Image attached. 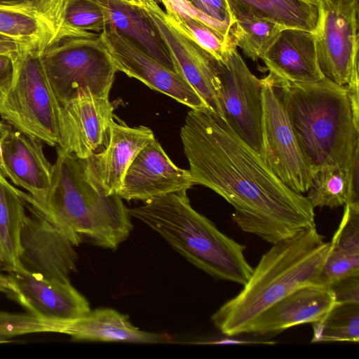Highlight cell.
<instances>
[{
  "instance_id": "cell-1",
  "label": "cell",
  "mask_w": 359,
  "mask_h": 359,
  "mask_svg": "<svg viewBox=\"0 0 359 359\" xmlns=\"http://www.w3.org/2000/svg\"><path fill=\"white\" fill-rule=\"evenodd\" d=\"M180 137L194 184L231 204L241 230L273 245L316 227L306 196L286 186L224 119L191 109Z\"/></svg>"
},
{
  "instance_id": "cell-2",
  "label": "cell",
  "mask_w": 359,
  "mask_h": 359,
  "mask_svg": "<svg viewBox=\"0 0 359 359\" xmlns=\"http://www.w3.org/2000/svg\"><path fill=\"white\" fill-rule=\"evenodd\" d=\"M22 198L41 213L74 246L84 241L117 249L133 229L128 208L118 194H108L88 158L57 149L50 191L42 203L18 189Z\"/></svg>"
},
{
  "instance_id": "cell-3",
  "label": "cell",
  "mask_w": 359,
  "mask_h": 359,
  "mask_svg": "<svg viewBox=\"0 0 359 359\" xmlns=\"http://www.w3.org/2000/svg\"><path fill=\"white\" fill-rule=\"evenodd\" d=\"M330 248L316 227L273 244L241 291L212 316L215 327L227 336L249 333L255 319L277 301L300 287L321 284Z\"/></svg>"
},
{
  "instance_id": "cell-4",
  "label": "cell",
  "mask_w": 359,
  "mask_h": 359,
  "mask_svg": "<svg viewBox=\"0 0 359 359\" xmlns=\"http://www.w3.org/2000/svg\"><path fill=\"white\" fill-rule=\"evenodd\" d=\"M269 75L313 174L324 166L350 169L359 154V123L346 86L325 77L298 83Z\"/></svg>"
},
{
  "instance_id": "cell-5",
  "label": "cell",
  "mask_w": 359,
  "mask_h": 359,
  "mask_svg": "<svg viewBox=\"0 0 359 359\" xmlns=\"http://www.w3.org/2000/svg\"><path fill=\"white\" fill-rule=\"evenodd\" d=\"M192 264L211 276L244 285L253 269L245 246L222 233L191 205L187 191L170 193L128 208Z\"/></svg>"
},
{
  "instance_id": "cell-6",
  "label": "cell",
  "mask_w": 359,
  "mask_h": 359,
  "mask_svg": "<svg viewBox=\"0 0 359 359\" xmlns=\"http://www.w3.org/2000/svg\"><path fill=\"white\" fill-rule=\"evenodd\" d=\"M39 57L60 105L86 93L109 97L117 69L100 34L55 38Z\"/></svg>"
},
{
  "instance_id": "cell-7",
  "label": "cell",
  "mask_w": 359,
  "mask_h": 359,
  "mask_svg": "<svg viewBox=\"0 0 359 359\" xmlns=\"http://www.w3.org/2000/svg\"><path fill=\"white\" fill-rule=\"evenodd\" d=\"M39 54L23 48L14 54L12 81L0 95V116L15 129L55 147L60 140L61 105Z\"/></svg>"
},
{
  "instance_id": "cell-8",
  "label": "cell",
  "mask_w": 359,
  "mask_h": 359,
  "mask_svg": "<svg viewBox=\"0 0 359 359\" xmlns=\"http://www.w3.org/2000/svg\"><path fill=\"white\" fill-rule=\"evenodd\" d=\"M262 80L263 110L259 154L286 186L302 194L311 186L313 171L304 157L271 76Z\"/></svg>"
},
{
  "instance_id": "cell-9",
  "label": "cell",
  "mask_w": 359,
  "mask_h": 359,
  "mask_svg": "<svg viewBox=\"0 0 359 359\" xmlns=\"http://www.w3.org/2000/svg\"><path fill=\"white\" fill-rule=\"evenodd\" d=\"M314 33L323 76L341 86L348 83L358 67V0H318Z\"/></svg>"
},
{
  "instance_id": "cell-10",
  "label": "cell",
  "mask_w": 359,
  "mask_h": 359,
  "mask_svg": "<svg viewBox=\"0 0 359 359\" xmlns=\"http://www.w3.org/2000/svg\"><path fill=\"white\" fill-rule=\"evenodd\" d=\"M140 6L155 24L172 58L175 70L224 119L220 105L219 61L182 30L155 0Z\"/></svg>"
},
{
  "instance_id": "cell-11",
  "label": "cell",
  "mask_w": 359,
  "mask_h": 359,
  "mask_svg": "<svg viewBox=\"0 0 359 359\" xmlns=\"http://www.w3.org/2000/svg\"><path fill=\"white\" fill-rule=\"evenodd\" d=\"M220 105L224 120L244 142L259 153L262 144V79L248 67L232 44L219 62Z\"/></svg>"
},
{
  "instance_id": "cell-12",
  "label": "cell",
  "mask_w": 359,
  "mask_h": 359,
  "mask_svg": "<svg viewBox=\"0 0 359 359\" xmlns=\"http://www.w3.org/2000/svg\"><path fill=\"white\" fill-rule=\"evenodd\" d=\"M0 292L28 313L50 320L71 321L90 311L70 281L50 280L22 269L0 271Z\"/></svg>"
},
{
  "instance_id": "cell-13",
  "label": "cell",
  "mask_w": 359,
  "mask_h": 359,
  "mask_svg": "<svg viewBox=\"0 0 359 359\" xmlns=\"http://www.w3.org/2000/svg\"><path fill=\"white\" fill-rule=\"evenodd\" d=\"M25 205L29 213L20 234V269L50 280L70 281L76 270L74 245L41 213Z\"/></svg>"
},
{
  "instance_id": "cell-14",
  "label": "cell",
  "mask_w": 359,
  "mask_h": 359,
  "mask_svg": "<svg viewBox=\"0 0 359 359\" xmlns=\"http://www.w3.org/2000/svg\"><path fill=\"white\" fill-rule=\"evenodd\" d=\"M117 71L168 95L191 109L210 111L186 80L149 55L135 43L106 27L100 34Z\"/></svg>"
},
{
  "instance_id": "cell-15",
  "label": "cell",
  "mask_w": 359,
  "mask_h": 359,
  "mask_svg": "<svg viewBox=\"0 0 359 359\" xmlns=\"http://www.w3.org/2000/svg\"><path fill=\"white\" fill-rule=\"evenodd\" d=\"M113 111L109 97L90 93L61 104L57 148L82 159L100 151L109 139Z\"/></svg>"
},
{
  "instance_id": "cell-16",
  "label": "cell",
  "mask_w": 359,
  "mask_h": 359,
  "mask_svg": "<svg viewBox=\"0 0 359 359\" xmlns=\"http://www.w3.org/2000/svg\"><path fill=\"white\" fill-rule=\"evenodd\" d=\"M195 185L189 170L180 168L155 139L144 147L128 168L118 194L126 201L150 202Z\"/></svg>"
},
{
  "instance_id": "cell-17",
  "label": "cell",
  "mask_w": 359,
  "mask_h": 359,
  "mask_svg": "<svg viewBox=\"0 0 359 359\" xmlns=\"http://www.w3.org/2000/svg\"><path fill=\"white\" fill-rule=\"evenodd\" d=\"M43 143L12 126L1 142L2 172L39 203L46 200L53 175V164L43 152Z\"/></svg>"
},
{
  "instance_id": "cell-18",
  "label": "cell",
  "mask_w": 359,
  "mask_h": 359,
  "mask_svg": "<svg viewBox=\"0 0 359 359\" xmlns=\"http://www.w3.org/2000/svg\"><path fill=\"white\" fill-rule=\"evenodd\" d=\"M337 304L330 286L317 284L300 287L264 310L249 333L268 334L321 320Z\"/></svg>"
},
{
  "instance_id": "cell-19",
  "label": "cell",
  "mask_w": 359,
  "mask_h": 359,
  "mask_svg": "<svg viewBox=\"0 0 359 359\" xmlns=\"http://www.w3.org/2000/svg\"><path fill=\"white\" fill-rule=\"evenodd\" d=\"M273 77L290 82L307 83L323 79L314 33L286 28L261 58Z\"/></svg>"
},
{
  "instance_id": "cell-20",
  "label": "cell",
  "mask_w": 359,
  "mask_h": 359,
  "mask_svg": "<svg viewBox=\"0 0 359 359\" xmlns=\"http://www.w3.org/2000/svg\"><path fill=\"white\" fill-rule=\"evenodd\" d=\"M154 139V134L149 128L130 127L120 120L115 121L114 116L106 146L88 158L108 194H118L130 164L140 151Z\"/></svg>"
},
{
  "instance_id": "cell-21",
  "label": "cell",
  "mask_w": 359,
  "mask_h": 359,
  "mask_svg": "<svg viewBox=\"0 0 359 359\" xmlns=\"http://www.w3.org/2000/svg\"><path fill=\"white\" fill-rule=\"evenodd\" d=\"M101 7L107 27L128 39L167 68L174 65L155 24L135 0H95Z\"/></svg>"
},
{
  "instance_id": "cell-22",
  "label": "cell",
  "mask_w": 359,
  "mask_h": 359,
  "mask_svg": "<svg viewBox=\"0 0 359 359\" xmlns=\"http://www.w3.org/2000/svg\"><path fill=\"white\" fill-rule=\"evenodd\" d=\"M62 334L74 341L161 343L168 340L163 334L140 330L128 316L111 309H97L79 318L65 322Z\"/></svg>"
},
{
  "instance_id": "cell-23",
  "label": "cell",
  "mask_w": 359,
  "mask_h": 359,
  "mask_svg": "<svg viewBox=\"0 0 359 359\" xmlns=\"http://www.w3.org/2000/svg\"><path fill=\"white\" fill-rule=\"evenodd\" d=\"M320 280L330 286L341 279L359 276V203L344 205Z\"/></svg>"
},
{
  "instance_id": "cell-24",
  "label": "cell",
  "mask_w": 359,
  "mask_h": 359,
  "mask_svg": "<svg viewBox=\"0 0 359 359\" xmlns=\"http://www.w3.org/2000/svg\"><path fill=\"white\" fill-rule=\"evenodd\" d=\"M233 17L271 20L285 28L314 32L318 20V0H226Z\"/></svg>"
},
{
  "instance_id": "cell-25",
  "label": "cell",
  "mask_w": 359,
  "mask_h": 359,
  "mask_svg": "<svg viewBox=\"0 0 359 359\" xmlns=\"http://www.w3.org/2000/svg\"><path fill=\"white\" fill-rule=\"evenodd\" d=\"M26 209L18 189L0 169V271L20 269V234Z\"/></svg>"
},
{
  "instance_id": "cell-26",
  "label": "cell",
  "mask_w": 359,
  "mask_h": 359,
  "mask_svg": "<svg viewBox=\"0 0 359 359\" xmlns=\"http://www.w3.org/2000/svg\"><path fill=\"white\" fill-rule=\"evenodd\" d=\"M58 32L52 21L36 11L0 5V34L18 42L23 49L40 53Z\"/></svg>"
},
{
  "instance_id": "cell-27",
  "label": "cell",
  "mask_w": 359,
  "mask_h": 359,
  "mask_svg": "<svg viewBox=\"0 0 359 359\" xmlns=\"http://www.w3.org/2000/svg\"><path fill=\"white\" fill-rule=\"evenodd\" d=\"M350 169L324 166L312 177L306 198L313 207L331 209L359 203V194L353 190Z\"/></svg>"
},
{
  "instance_id": "cell-28",
  "label": "cell",
  "mask_w": 359,
  "mask_h": 359,
  "mask_svg": "<svg viewBox=\"0 0 359 359\" xmlns=\"http://www.w3.org/2000/svg\"><path fill=\"white\" fill-rule=\"evenodd\" d=\"M231 35L237 47L253 61L261 59L280 33L286 29L267 18L235 17Z\"/></svg>"
},
{
  "instance_id": "cell-29",
  "label": "cell",
  "mask_w": 359,
  "mask_h": 359,
  "mask_svg": "<svg viewBox=\"0 0 359 359\" xmlns=\"http://www.w3.org/2000/svg\"><path fill=\"white\" fill-rule=\"evenodd\" d=\"M311 342L359 341V304L337 303L320 321L312 323Z\"/></svg>"
},
{
  "instance_id": "cell-30",
  "label": "cell",
  "mask_w": 359,
  "mask_h": 359,
  "mask_svg": "<svg viewBox=\"0 0 359 359\" xmlns=\"http://www.w3.org/2000/svg\"><path fill=\"white\" fill-rule=\"evenodd\" d=\"M165 13L182 30L218 61L225 60L230 46L235 43L232 36H224L201 21L177 11L172 5L165 8Z\"/></svg>"
},
{
  "instance_id": "cell-31",
  "label": "cell",
  "mask_w": 359,
  "mask_h": 359,
  "mask_svg": "<svg viewBox=\"0 0 359 359\" xmlns=\"http://www.w3.org/2000/svg\"><path fill=\"white\" fill-rule=\"evenodd\" d=\"M106 27L104 13L95 0H69L62 25L57 34L76 31L100 34Z\"/></svg>"
},
{
  "instance_id": "cell-32",
  "label": "cell",
  "mask_w": 359,
  "mask_h": 359,
  "mask_svg": "<svg viewBox=\"0 0 359 359\" xmlns=\"http://www.w3.org/2000/svg\"><path fill=\"white\" fill-rule=\"evenodd\" d=\"M65 322L50 320L30 313H15L0 310V341L29 334L62 333Z\"/></svg>"
},
{
  "instance_id": "cell-33",
  "label": "cell",
  "mask_w": 359,
  "mask_h": 359,
  "mask_svg": "<svg viewBox=\"0 0 359 359\" xmlns=\"http://www.w3.org/2000/svg\"><path fill=\"white\" fill-rule=\"evenodd\" d=\"M69 0H0V5L36 11L52 21L59 30Z\"/></svg>"
},
{
  "instance_id": "cell-34",
  "label": "cell",
  "mask_w": 359,
  "mask_h": 359,
  "mask_svg": "<svg viewBox=\"0 0 359 359\" xmlns=\"http://www.w3.org/2000/svg\"><path fill=\"white\" fill-rule=\"evenodd\" d=\"M191 4L208 17L226 24L231 28L235 21L226 0H193Z\"/></svg>"
},
{
  "instance_id": "cell-35",
  "label": "cell",
  "mask_w": 359,
  "mask_h": 359,
  "mask_svg": "<svg viewBox=\"0 0 359 359\" xmlns=\"http://www.w3.org/2000/svg\"><path fill=\"white\" fill-rule=\"evenodd\" d=\"M337 303L359 304V276L347 277L330 285Z\"/></svg>"
},
{
  "instance_id": "cell-36",
  "label": "cell",
  "mask_w": 359,
  "mask_h": 359,
  "mask_svg": "<svg viewBox=\"0 0 359 359\" xmlns=\"http://www.w3.org/2000/svg\"><path fill=\"white\" fill-rule=\"evenodd\" d=\"M14 54L0 53V95L9 88L14 73Z\"/></svg>"
},
{
  "instance_id": "cell-37",
  "label": "cell",
  "mask_w": 359,
  "mask_h": 359,
  "mask_svg": "<svg viewBox=\"0 0 359 359\" xmlns=\"http://www.w3.org/2000/svg\"><path fill=\"white\" fill-rule=\"evenodd\" d=\"M353 117L359 123V78L358 67L354 70L350 81L346 85Z\"/></svg>"
},
{
  "instance_id": "cell-38",
  "label": "cell",
  "mask_w": 359,
  "mask_h": 359,
  "mask_svg": "<svg viewBox=\"0 0 359 359\" xmlns=\"http://www.w3.org/2000/svg\"><path fill=\"white\" fill-rule=\"evenodd\" d=\"M22 48L18 42L0 34V53H15Z\"/></svg>"
},
{
  "instance_id": "cell-39",
  "label": "cell",
  "mask_w": 359,
  "mask_h": 359,
  "mask_svg": "<svg viewBox=\"0 0 359 359\" xmlns=\"http://www.w3.org/2000/svg\"><path fill=\"white\" fill-rule=\"evenodd\" d=\"M11 128V125L0 121V143L3 142V140L8 133Z\"/></svg>"
},
{
  "instance_id": "cell-40",
  "label": "cell",
  "mask_w": 359,
  "mask_h": 359,
  "mask_svg": "<svg viewBox=\"0 0 359 359\" xmlns=\"http://www.w3.org/2000/svg\"><path fill=\"white\" fill-rule=\"evenodd\" d=\"M3 168V150L1 143H0V169L1 170Z\"/></svg>"
},
{
  "instance_id": "cell-41",
  "label": "cell",
  "mask_w": 359,
  "mask_h": 359,
  "mask_svg": "<svg viewBox=\"0 0 359 359\" xmlns=\"http://www.w3.org/2000/svg\"><path fill=\"white\" fill-rule=\"evenodd\" d=\"M165 6V8L171 6V0H159Z\"/></svg>"
},
{
  "instance_id": "cell-42",
  "label": "cell",
  "mask_w": 359,
  "mask_h": 359,
  "mask_svg": "<svg viewBox=\"0 0 359 359\" xmlns=\"http://www.w3.org/2000/svg\"><path fill=\"white\" fill-rule=\"evenodd\" d=\"M135 1L142 5V4H144V3H146L147 1H148L149 0H135Z\"/></svg>"
},
{
  "instance_id": "cell-43",
  "label": "cell",
  "mask_w": 359,
  "mask_h": 359,
  "mask_svg": "<svg viewBox=\"0 0 359 359\" xmlns=\"http://www.w3.org/2000/svg\"><path fill=\"white\" fill-rule=\"evenodd\" d=\"M185 1H188L189 3H191L193 1V0H185Z\"/></svg>"
}]
</instances>
